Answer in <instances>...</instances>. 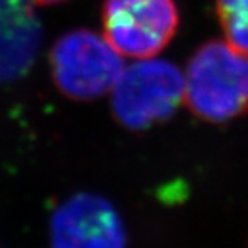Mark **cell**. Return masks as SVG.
Returning <instances> with one entry per match:
<instances>
[{"instance_id": "cell-1", "label": "cell", "mask_w": 248, "mask_h": 248, "mask_svg": "<svg viewBox=\"0 0 248 248\" xmlns=\"http://www.w3.org/2000/svg\"><path fill=\"white\" fill-rule=\"evenodd\" d=\"M188 109L208 123L248 112V54L229 42L209 41L193 54L186 77Z\"/></svg>"}, {"instance_id": "cell-6", "label": "cell", "mask_w": 248, "mask_h": 248, "mask_svg": "<svg viewBox=\"0 0 248 248\" xmlns=\"http://www.w3.org/2000/svg\"><path fill=\"white\" fill-rule=\"evenodd\" d=\"M33 0H0V85L29 72L42 42Z\"/></svg>"}, {"instance_id": "cell-7", "label": "cell", "mask_w": 248, "mask_h": 248, "mask_svg": "<svg viewBox=\"0 0 248 248\" xmlns=\"http://www.w3.org/2000/svg\"><path fill=\"white\" fill-rule=\"evenodd\" d=\"M217 15L227 42L248 54V0H217Z\"/></svg>"}, {"instance_id": "cell-8", "label": "cell", "mask_w": 248, "mask_h": 248, "mask_svg": "<svg viewBox=\"0 0 248 248\" xmlns=\"http://www.w3.org/2000/svg\"><path fill=\"white\" fill-rule=\"evenodd\" d=\"M33 2H36L39 5H54V3H62L64 0H33Z\"/></svg>"}, {"instance_id": "cell-3", "label": "cell", "mask_w": 248, "mask_h": 248, "mask_svg": "<svg viewBox=\"0 0 248 248\" xmlns=\"http://www.w3.org/2000/svg\"><path fill=\"white\" fill-rule=\"evenodd\" d=\"M186 79L165 60H142L124 67L112 88V112L124 127L145 130L168 120L184 99Z\"/></svg>"}, {"instance_id": "cell-2", "label": "cell", "mask_w": 248, "mask_h": 248, "mask_svg": "<svg viewBox=\"0 0 248 248\" xmlns=\"http://www.w3.org/2000/svg\"><path fill=\"white\" fill-rule=\"evenodd\" d=\"M51 74L59 90L75 100H94L112 92L124 70L120 52L97 33H66L51 49Z\"/></svg>"}, {"instance_id": "cell-5", "label": "cell", "mask_w": 248, "mask_h": 248, "mask_svg": "<svg viewBox=\"0 0 248 248\" xmlns=\"http://www.w3.org/2000/svg\"><path fill=\"white\" fill-rule=\"evenodd\" d=\"M52 248H126V232L115 208L102 196L75 194L51 217Z\"/></svg>"}, {"instance_id": "cell-4", "label": "cell", "mask_w": 248, "mask_h": 248, "mask_svg": "<svg viewBox=\"0 0 248 248\" xmlns=\"http://www.w3.org/2000/svg\"><path fill=\"white\" fill-rule=\"evenodd\" d=\"M180 12L175 0H105V38L121 56L151 59L175 36Z\"/></svg>"}]
</instances>
